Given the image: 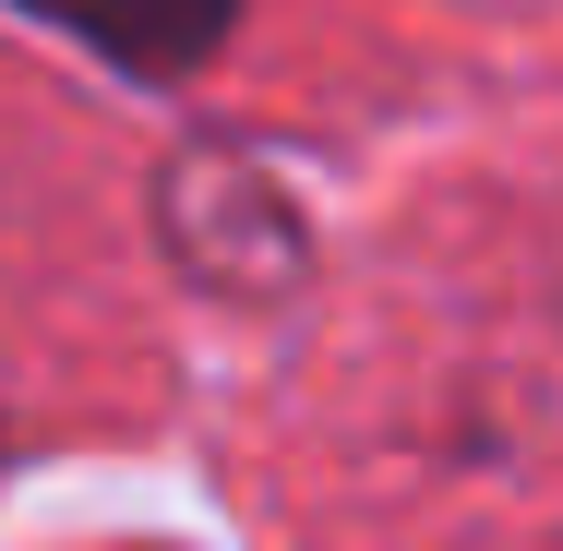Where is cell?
<instances>
[{"label":"cell","instance_id":"6da1fadb","mask_svg":"<svg viewBox=\"0 0 563 551\" xmlns=\"http://www.w3.org/2000/svg\"><path fill=\"white\" fill-rule=\"evenodd\" d=\"M156 217H168V252L217 288L228 240H252V276L276 288V276H300V240H288V205H276V180L264 168H240V156H180L168 180H156Z\"/></svg>","mask_w":563,"mask_h":551},{"label":"cell","instance_id":"7a4b0ae2","mask_svg":"<svg viewBox=\"0 0 563 551\" xmlns=\"http://www.w3.org/2000/svg\"><path fill=\"white\" fill-rule=\"evenodd\" d=\"M24 12H48L60 36H85L97 60L144 73V85L205 73V60H217V36L240 24V0H24Z\"/></svg>","mask_w":563,"mask_h":551}]
</instances>
